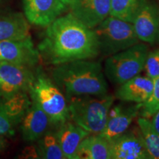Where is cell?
Segmentation results:
<instances>
[{"label": "cell", "mask_w": 159, "mask_h": 159, "mask_svg": "<svg viewBox=\"0 0 159 159\" xmlns=\"http://www.w3.org/2000/svg\"><path fill=\"white\" fill-rule=\"evenodd\" d=\"M38 50L46 63L55 66L94 58L99 54L94 30L71 13L61 16L47 26Z\"/></svg>", "instance_id": "cell-1"}, {"label": "cell", "mask_w": 159, "mask_h": 159, "mask_svg": "<svg viewBox=\"0 0 159 159\" xmlns=\"http://www.w3.org/2000/svg\"><path fill=\"white\" fill-rule=\"evenodd\" d=\"M52 75L67 100L74 97L102 95L108 92L100 63L90 59L57 65Z\"/></svg>", "instance_id": "cell-2"}, {"label": "cell", "mask_w": 159, "mask_h": 159, "mask_svg": "<svg viewBox=\"0 0 159 159\" xmlns=\"http://www.w3.org/2000/svg\"><path fill=\"white\" fill-rule=\"evenodd\" d=\"M114 102L107 94L74 97L68 99L69 120L90 134H100Z\"/></svg>", "instance_id": "cell-3"}, {"label": "cell", "mask_w": 159, "mask_h": 159, "mask_svg": "<svg viewBox=\"0 0 159 159\" xmlns=\"http://www.w3.org/2000/svg\"><path fill=\"white\" fill-rule=\"evenodd\" d=\"M29 94L49 117L52 124L60 125L69 120L67 99L54 81L41 70L35 75Z\"/></svg>", "instance_id": "cell-4"}, {"label": "cell", "mask_w": 159, "mask_h": 159, "mask_svg": "<svg viewBox=\"0 0 159 159\" xmlns=\"http://www.w3.org/2000/svg\"><path fill=\"white\" fill-rule=\"evenodd\" d=\"M99 52L110 56L139 43L132 23L109 16L94 27Z\"/></svg>", "instance_id": "cell-5"}, {"label": "cell", "mask_w": 159, "mask_h": 159, "mask_svg": "<svg viewBox=\"0 0 159 159\" xmlns=\"http://www.w3.org/2000/svg\"><path fill=\"white\" fill-rule=\"evenodd\" d=\"M149 52L148 46L138 43L110 55L105 63V74L109 81L120 85L136 76L144 69Z\"/></svg>", "instance_id": "cell-6"}, {"label": "cell", "mask_w": 159, "mask_h": 159, "mask_svg": "<svg viewBox=\"0 0 159 159\" xmlns=\"http://www.w3.org/2000/svg\"><path fill=\"white\" fill-rule=\"evenodd\" d=\"M29 93L19 92L8 98H0V136L12 137L32 100Z\"/></svg>", "instance_id": "cell-7"}, {"label": "cell", "mask_w": 159, "mask_h": 159, "mask_svg": "<svg viewBox=\"0 0 159 159\" xmlns=\"http://www.w3.org/2000/svg\"><path fill=\"white\" fill-rule=\"evenodd\" d=\"M34 79L30 68L0 62V98H8L22 91L29 93Z\"/></svg>", "instance_id": "cell-8"}, {"label": "cell", "mask_w": 159, "mask_h": 159, "mask_svg": "<svg viewBox=\"0 0 159 159\" xmlns=\"http://www.w3.org/2000/svg\"><path fill=\"white\" fill-rule=\"evenodd\" d=\"M70 0H24L25 16L29 23L47 27L69 9Z\"/></svg>", "instance_id": "cell-9"}, {"label": "cell", "mask_w": 159, "mask_h": 159, "mask_svg": "<svg viewBox=\"0 0 159 159\" xmlns=\"http://www.w3.org/2000/svg\"><path fill=\"white\" fill-rule=\"evenodd\" d=\"M40 58L39 52L31 37L22 40L0 41V62L31 68L39 62Z\"/></svg>", "instance_id": "cell-10"}, {"label": "cell", "mask_w": 159, "mask_h": 159, "mask_svg": "<svg viewBox=\"0 0 159 159\" xmlns=\"http://www.w3.org/2000/svg\"><path fill=\"white\" fill-rule=\"evenodd\" d=\"M111 159H150L139 127L109 140Z\"/></svg>", "instance_id": "cell-11"}, {"label": "cell", "mask_w": 159, "mask_h": 159, "mask_svg": "<svg viewBox=\"0 0 159 159\" xmlns=\"http://www.w3.org/2000/svg\"><path fill=\"white\" fill-rule=\"evenodd\" d=\"M111 0H70V13L83 25L94 29L109 16Z\"/></svg>", "instance_id": "cell-12"}, {"label": "cell", "mask_w": 159, "mask_h": 159, "mask_svg": "<svg viewBox=\"0 0 159 159\" xmlns=\"http://www.w3.org/2000/svg\"><path fill=\"white\" fill-rule=\"evenodd\" d=\"M142 106V103H134L129 105L119 104L111 107L101 136L111 140L125 132L139 114Z\"/></svg>", "instance_id": "cell-13"}, {"label": "cell", "mask_w": 159, "mask_h": 159, "mask_svg": "<svg viewBox=\"0 0 159 159\" xmlns=\"http://www.w3.org/2000/svg\"><path fill=\"white\" fill-rule=\"evenodd\" d=\"M132 24L139 41L154 43L159 33L158 7L147 1L137 13Z\"/></svg>", "instance_id": "cell-14"}, {"label": "cell", "mask_w": 159, "mask_h": 159, "mask_svg": "<svg viewBox=\"0 0 159 159\" xmlns=\"http://www.w3.org/2000/svg\"><path fill=\"white\" fill-rule=\"evenodd\" d=\"M51 123L47 114L36 102L32 100L19 125L22 139L26 142L39 140L48 130Z\"/></svg>", "instance_id": "cell-15"}, {"label": "cell", "mask_w": 159, "mask_h": 159, "mask_svg": "<svg viewBox=\"0 0 159 159\" xmlns=\"http://www.w3.org/2000/svg\"><path fill=\"white\" fill-rule=\"evenodd\" d=\"M152 89L153 80L138 75L120 84L115 96L122 102L143 104L150 97Z\"/></svg>", "instance_id": "cell-16"}, {"label": "cell", "mask_w": 159, "mask_h": 159, "mask_svg": "<svg viewBox=\"0 0 159 159\" xmlns=\"http://www.w3.org/2000/svg\"><path fill=\"white\" fill-rule=\"evenodd\" d=\"M58 126L55 134L66 158L76 159L80 144L90 134L69 120Z\"/></svg>", "instance_id": "cell-17"}, {"label": "cell", "mask_w": 159, "mask_h": 159, "mask_svg": "<svg viewBox=\"0 0 159 159\" xmlns=\"http://www.w3.org/2000/svg\"><path fill=\"white\" fill-rule=\"evenodd\" d=\"M30 36L29 21L21 13L0 14V41L22 40Z\"/></svg>", "instance_id": "cell-18"}, {"label": "cell", "mask_w": 159, "mask_h": 159, "mask_svg": "<svg viewBox=\"0 0 159 159\" xmlns=\"http://www.w3.org/2000/svg\"><path fill=\"white\" fill-rule=\"evenodd\" d=\"M76 159H111L110 142L100 134H89L80 144Z\"/></svg>", "instance_id": "cell-19"}, {"label": "cell", "mask_w": 159, "mask_h": 159, "mask_svg": "<svg viewBox=\"0 0 159 159\" xmlns=\"http://www.w3.org/2000/svg\"><path fill=\"white\" fill-rule=\"evenodd\" d=\"M148 0H111L109 16L133 23L134 20Z\"/></svg>", "instance_id": "cell-20"}, {"label": "cell", "mask_w": 159, "mask_h": 159, "mask_svg": "<svg viewBox=\"0 0 159 159\" xmlns=\"http://www.w3.org/2000/svg\"><path fill=\"white\" fill-rule=\"evenodd\" d=\"M138 127L143 137L145 147L150 159H159V134L148 118L139 117Z\"/></svg>", "instance_id": "cell-21"}, {"label": "cell", "mask_w": 159, "mask_h": 159, "mask_svg": "<svg viewBox=\"0 0 159 159\" xmlns=\"http://www.w3.org/2000/svg\"><path fill=\"white\" fill-rule=\"evenodd\" d=\"M39 140L37 150L40 158L66 159L61 150L55 133L47 131Z\"/></svg>", "instance_id": "cell-22"}, {"label": "cell", "mask_w": 159, "mask_h": 159, "mask_svg": "<svg viewBox=\"0 0 159 159\" xmlns=\"http://www.w3.org/2000/svg\"><path fill=\"white\" fill-rule=\"evenodd\" d=\"M159 110V76L153 80V89L150 97L143 103L139 114L144 118L150 119Z\"/></svg>", "instance_id": "cell-23"}, {"label": "cell", "mask_w": 159, "mask_h": 159, "mask_svg": "<svg viewBox=\"0 0 159 159\" xmlns=\"http://www.w3.org/2000/svg\"><path fill=\"white\" fill-rule=\"evenodd\" d=\"M144 69L146 71V76L152 80L159 76V49L148 52Z\"/></svg>", "instance_id": "cell-24"}, {"label": "cell", "mask_w": 159, "mask_h": 159, "mask_svg": "<svg viewBox=\"0 0 159 159\" xmlns=\"http://www.w3.org/2000/svg\"><path fill=\"white\" fill-rule=\"evenodd\" d=\"M24 158H40L38 152L37 148H33V147H29L24 150Z\"/></svg>", "instance_id": "cell-25"}, {"label": "cell", "mask_w": 159, "mask_h": 159, "mask_svg": "<svg viewBox=\"0 0 159 159\" xmlns=\"http://www.w3.org/2000/svg\"><path fill=\"white\" fill-rule=\"evenodd\" d=\"M151 123H152L155 130H156L159 134V110L157 111L156 114H154V116L152 117Z\"/></svg>", "instance_id": "cell-26"}, {"label": "cell", "mask_w": 159, "mask_h": 159, "mask_svg": "<svg viewBox=\"0 0 159 159\" xmlns=\"http://www.w3.org/2000/svg\"><path fill=\"white\" fill-rule=\"evenodd\" d=\"M6 144H7V142L5 140V137L0 136V152L5 148Z\"/></svg>", "instance_id": "cell-27"}, {"label": "cell", "mask_w": 159, "mask_h": 159, "mask_svg": "<svg viewBox=\"0 0 159 159\" xmlns=\"http://www.w3.org/2000/svg\"><path fill=\"white\" fill-rule=\"evenodd\" d=\"M2 0H0V2H2Z\"/></svg>", "instance_id": "cell-28"}]
</instances>
